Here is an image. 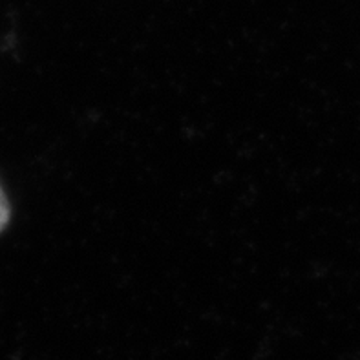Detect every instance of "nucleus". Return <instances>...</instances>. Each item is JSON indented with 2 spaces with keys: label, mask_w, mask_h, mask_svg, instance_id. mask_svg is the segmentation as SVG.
I'll return each mask as SVG.
<instances>
[{
  "label": "nucleus",
  "mask_w": 360,
  "mask_h": 360,
  "mask_svg": "<svg viewBox=\"0 0 360 360\" xmlns=\"http://www.w3.org/2000/svg\"><path fill=\"white\" fill-rule=\"evenodd\" d=\"M9 219V205H8V200H6V194L2 192L0 188V231L6 227Z\"/></svg>",
  "instance_id": "nucleus-1"
}]
</instances>
